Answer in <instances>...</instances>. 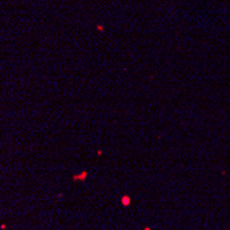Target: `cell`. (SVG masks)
<instances>
[]
</instances>
